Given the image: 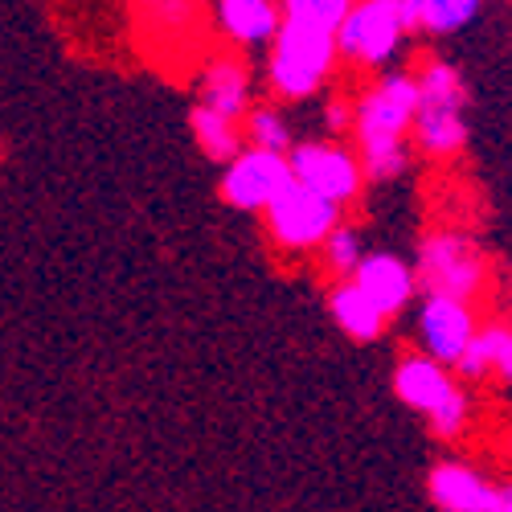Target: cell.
Segmentation results:
<instances>
[{"mask_svg": "<svg viewBox=\"0 0 512 512\" xmlns=\"http://www.w3.org/2000/svg\"><path fill=\"white\" fill-rule=\"evenodd\" d=\"M418 111V82L406 70L381 74L353 103V152L365 168V181H398L410 164V127Z\"/></svg>", "mask_w": 512, "mask_h": 512, "instance_id": "1", "label": "cell"}, {"mask_svg": "<svg viewBox=\"0 0 512 512\" xmlns=\"http://www.w3.org/2000/svg\"><path fill=\"white\" fill-rule=\"evenodd\" d=\"M418 82V111H414V144L426 152V156H455L463 152L467 144V82L463 74L443 62V58H431L422 62V70L414 74Z\"/></svg>", "mask_w": 512, "mask_h": 512, "instance_id": "2", "label": "cell"}, {"mask_svg": "<svg viewBox=\"0 0 512 512\" xmlns=\"http://www.w3.org/2000/svg\"><path fill=\"white\" fill-rule=\"evenodd\" d=\"M336 62V33L283 21L267 54V87L283 103H304L328 82Z\"/></svg>", "mask_w": 512, "mask_h": 512, "instance_id": "3", "label": "cell"}, {"mask_svg": "<svg viewBox=\"0 0 512 512\" xmlns=\"http://www.w3.org/2000/svg\"><path fill=\"white\" fill-rule=\"evenodd\" d=\"M394 394L414 414L431 422V431L439 439H459L467 426H472V394L451 377L447 365L422 357V353H406L394 365Z\"/></svg>", "mask_w": 512, "mask_h": 512, "instance_id": "4", "label": "cell"}, {"mask_svg": "<svg viewBox=\"0 0 512 512\" xmlns=\"http://www.w3.org/2000/svg\"><path fill=\"white\" fill-rule=\"evenodd\" d=\"M414 275L422 295H447V300L472 304L488 283V263L463 230H439L418 246Z\"/></svg>", "mask_w": 512, "mask_h": 512, "instance_id": "5", "label": "cell"}, {"mask_svg": "<svg viewBox=\"0 0 512 512\" xmlns=\"http://www.w3.org/2000/svg\"><path fill=\"white\" fill-rule=\"evenodd\" d=\"M402 17L398 0H353L349 17L336 29V58H345L361 70L390 66L402 54Z\"/></svg>", "mask_w": 512, "mask_h": 512, "instance_id": "6", "label": "cell"}, {"mask_svg": "<svg viewBox=\"0 0 512 512\" xmlns=\"http://www.w3.org/2000/svg\"><path fill=\"white\" fill-rule=\"evenodd\" d=\"M291 164V181L312 189L316 197L332 201L336 209L353 205L365 193V168L357 160L353 148L336 144V140H308V144H295L287 152Z\"/></svg>", "mask_w": 512, "mask_h": 512, "instance_id": "7", "label": "cell"}, {"mask_svg": "<svg viewBox=\"0 0 512 512\" xmlns=\"http://www.w3.org/2000/svg\"><path fill=\"white\" fill-rule=\"evenodd\" d=\"M267 234L279 250L291 254H312L328 242V234L340 226V209L324 197H316L304 185H287L271 205H267Z\"/></svg>", "mask_w": 512, "mask_h": 512, "instance_id": "8", "label": "cell"}, {"mask_svg": "<svg viewBox=\"0 0 512 512\" xmlns=\"http://www.w3.org/2000/svg\"><path fill=\"white\" fill-rule=\"evenodd\" d=\"M414 332H418V353L422 357H431V361L455 369L463 361L467 345L476 340L480 320H476L472 304H463V300H447V295H422Z\"/></svg>", "mask_w": 512, "mask_h": 512, "instance_id": "9", "label": "cell"}, {"mask_svg": "<svg viewBox=\"0 0 512 512\" xmlns=\"http://www.w3.org/2000/svg\"><path fill=\"white\" fill-rule=\"evenodd\" d=\"M291 185V164L279 152L242 148L222 173V201L242 213H267V205Z\"/></svg>", "mask_w": 512, "mask_h": 512, "instance_id": "10", "label": "cell"}, {"mask_svg": "<svg viewBox=\"0 0 512 512\" xmlns=\"http://www.w3.org/2000/svg\"><path fill=\"white\" fill-rule=\"evenodd\" d=\"M353 283L357 291L365 295V300L386 316H402L410 304H414V295H418V275H414V263L398 259V254L390 250H377V254H365L361 267L353 271Z\"/></svg>", "mask_w": 512, "mask_h": 512, "instance_id": "11", "label": "cell"}, {"mask_svg": "<svg viewBox=\"0 0 512 512\" xmlns=\"http://www.w3.org/2000/svg\"><path fill=\"white\" fill-rule=\"evenodd\" d=\"M426 492L439 512H496V484H488L484 472L463 459L435 463L426 476Z\"/></svg>", "mask_w": 512, "mask_h": 512, "instance_id": "12", "label": "cell"}, {"mask_svg": "<svg viewBox=\"0 0 512 512\" xmlns=\"http://www.w3.org/2000/svg\"><path fill=\"white\" fill-rule=\"evenodd\" d=\"M213 25L238 50H259L275 41L283 13L279 0H213Z\"/></svg>", "mask_w": 512, "mask_h": 512, "instance_id": "13", "label": "cell"}, {"mask_svg": "<svg viewBox=\"0 0 512 512\" xmlns=\"http://www.w3.org/2000/svg\"><path fill=\"white\" fill-rule=\"evenodd\" d=\"M254 91H250V70L246 62L238 58H213L205 70H201V82H197V103L209 107V111H218L222 119L230 123H242L246 111L254 107L250 103Z\"/></svg>", "mask_w": 512, "mask_h": 512, "instance_id": "14", "label": "cell"}, {"mask_svg": "<svg viewBox=\"0 0 512 512\" xmlns=\"http://www.w3.org/2000/svg\"><path fill=\"white\" fill-rule=\"evenodd\" d=\"M328 316L336 320L340 332L353 336L357 345H373V340H381V336H386V328H390V320L365 300L353 279L349 283H336L328 291Z\"/></svg>", "mask_w": 512, "mask_h": 512, "instance_id": "15", "label": "cell"}, {"mask_svg": "<svg viewBox=\"0 0 512 512\" xmlns=\"http://www.w3.org/2000/svg\"><path fill=\"white\" fill-rule=\"evenodd\" d=\"M467 381H484V377H500L512 386V328L508 324H488L476 332V340L467 345L463 361L455 365Z\"/></svg>", "mask_w": 512, "mask_h": 512, "instance_id": "16", "label": "cell"}, {"mask_svg": "<svg viewBox=\"0 0 512 512\" xmlns=\"http://www.w3.org/2000/svg\"><path fill=\"white\" fill-rule=\"evenodd\" d=\"M189 127H193L197 148H201L209 160H218V164H230V160L246 148V144H242V123H230V119H222L218 111H209V107H201V103H193Z\"/></svg>", "mask_w": 512, "mask_h": 512, "instance_id": "17", "label": "cell"}, {"mask_svg": "<svg viewBox=\"0 0 512 512\" xmlns=\"http://www.w3.org/2000/svg\"><path fill=\"white\" fill-rule=\"evenodd\" d=\"M242 144L287 156L295 148V136H291V123H287V115L279 107L259 103V107H250L246 119H242Z\"/></svg>", "mask_w": 512, "mask_h": 512, "instance_id": "18", "label": "cell"}, {"mask_svg": "<svg viewBox=\"0 0 512 512\" xmlns=\"http://www.w3.org/2000/svg\"><path fill=\"white\" fill-rule=\"evenodd\" d=\"M349 9H353V0H279L283 21L324 29V33H336L340 21L349 17Z\"/></svg>", "mask_w": 512, "mask_h": 512, "instance_id": "19", "label": "cell"}, {"mask_svg": "<svg viewBox=\"0 0 512 512\" xmlns=\"http://www.w3.org/2000/svg\"><path fill=\"white\" fill-rule=\"evenodd\" d=\"M484 9V0H422V33H459L467 29Z\"/></svg>", "mask_w": 512, "mask_h": 512, "instance_id": "20", "label": "cell"}, {"mask_svg": "<svg viewBox=\"0 0 512 512\" xmlns=\"http://www.w3.org/2000/svg\"><path fill=\"white\" fill-rule=\"evenodd\" d=\"M320 254H324V267H328V271H336V275H353V271L361 267V259H365V238H361L357 226H345V222H340V226L328 234V242L320 246Z\"/></svg>", "mask_w": 512, "mask_h": 512, "instance_id": "21", "label": "cell"}, {"mask_svg": "<svg viewBox=\"0 0 512 512\" xmlns=\"http://www.w3.org/2000/svg\"><path fill=\"white\" fill-rule=\"evenodd\" d=\"M144 17L164 37H173V33H185L197 21V0H144Z\"/></svg>", "mask_w": 512, "mask_h": 512, "instance_id": "22", "label": "cell"}, {"mask_svg": "<svg viewBox=\"0 0 512 512\" xmlns=\"http://www.w3.org/2000/svg\"><path fill=\"white\" fill-rule=\"evenodd\" d=\"M324 123L332 127V132H345V127H353V103H345V99H332V103H328Z\"/></svg>", "mask_w": 512, "mask_h": 512, "instance_id": "23", "label": "cell"}, {"mask_svg": "<svg viewBox=\"0 0 512 512\" xmlns=\"http://www.w3.org/2000/svg\"><path fill=\"white\" fill-rule=\"evenodd\" d=\"M398 17H402V29L406 37L422 29V0H398Z\"/></svg>", "mask_w": 512, "mask_h": 512, "instance_id": "24", "label": "cell"}, {"mask_svg": "<svg viewBox=\"0 0 512 512\" xmlns=\"http://www.w3.org/2000/svg\"><path fill=\"white\" fill-rule=\"evenodd\" d=\"M496 512H512V480L496 488Z\"/></svg>", "mask_w": 512, "mask_h": 512, "instance_id": "25", "label": "cell"}]
</instances>
